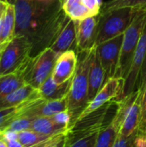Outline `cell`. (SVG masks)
Returning <instances> with one entry per match:
<instances>
[{
  "mask_svg": "<svg viewBox=\"0 0 146 147\" xmlns=\"http://www.w3.org/2000/svg\"><path fill=\"white\" fill-rule=\"evenodd\" d=\"M15 9V35L26 37L32 56L50 47L70 19L60 0H8Z\"/></svg>",
  "mask_w": 146,
  "mask_h": 147,
  "instance_id": "obj_1",
  "label": "cell"
},
{
  "mask_svg": "<svg viewBox=\"0 0 146 147\" xmlns=\"http://www.w3.org/2000/svg\"><path fill=\"white\" fill-rule=\"evenodd\" d=\"M116 105L113 100L90 114L78 118L65 134L64 147H95L98 135L111 121L108 113Z\"/></svg>",
  "mask_w": 146,
  "mask_h": 147,
  "instance_id": "obj_2",
  "label": "cell"
},
{
  "mask_svg": "<svg viewBox=\"0 0 146 147\" xmlns=\"http://www.w3.org/2000/svg\"><path fill=\"white\" fill-rule=\"evenodd\" d=\"M95 47L77 52V65L67 96V110L71 115V126L82 115L89 104V74ZM70 126V127H71Z\"/></svg>",
  "mask_w": 146,
  "mask_h": 147,
  "instance_id": "obj_3",
  "label": "cell"
},
{
  "mask_svg": "<svg viewBox=\"0 0 146 147\" xmlns=\"http://www.w3.org/2000/svg\"><path fill=\"white\" fill-rule=\"evenodd\" d=\"M139 12L143 11L132 8H121L100 13L95 47L124 34Z\"/></svg>",
  "mask_w": 146,
  "mask_h": 147,
  "instance_id": "obj_4",
  "label": "cell"
},
{
  "mask_svg": "<svg viewBox=\"0 0 146 147\" xmlns=\"http://www.w3.org/2000/svg\"><path fill=\"white\" fill-rule=\"evenodd\" d=\"M142 96L143 90L137 89L126 97L116 100L118 106L113 120L119 127L120 135L127 137L139 130L141 119Z\"/></svg>",
  "mask_w": 146,
  "mask_h": 147,
  "instance_id": "obj_5",
  "label": "cell"
},
{
  "mask_svg": "<svg viewBox=\"0 0 146 147\" xmlns=\"http://www.w3.org/2000/svg\"><path fill=\"white\" fill-rule=\"evenodd\" d=\"M32 56V45L21 35H15L3 49L0 56V76L22 71Z\"/></svg>",
  "mask_w": 146,
  "mask_h": 147,
  "instance_id": "obj_6",
  "label": "cell"
},
{
  "mask_svg": "<svg viewBox=\"0 0 146 147\" xmlns=\"http://www.w3.org/2000/svg\"><path fill=\"white\" fill-rule=\"evenodd\" d=\"M59 54L47 47L31 58L27 62L22 73L26 84L35 89L52 76Z\"/></svg>",
  "mask_w": 146,
  "mask_h": 147,
  "instance_id": "obj_7",
  "label": "cell"
},
{
  "mask_svg": "<svg viewBox=\"0 0 146 147\" xmlns=\"http://www.w3.org/2000/svg\"><path fill=\"white\" fill-rule=\"evenodd\" d=\"M146 23V12H139L124 33L120 56L115 77L124 79L130 70L134 53Z\"/></svg>",
  "mask_w": 146,
  "mask_h": 147,
  "instance_id": "obj_8",
  "label": "cell"
},
{
  "mask_svg": "<svg viewBox=\"0 0 146 147\" xmlns=\"http://www.w3.org/2000/svg\"><path fill=\"white\" fill-rule=\"evenodd\" d=\"M66 109L67 96L59 100L37 98L17 107L16 117H27L32 120L38 117H50Z\"/></svg>",
  "mask_w": 146,
  "mask_h": 147,
  "instance_id": "obj_9",
  "label": "cell"
},
{
  "mask_svg": "<svg viewBox=\"0 0 146 147\" xmlns=\"http://www.w3.org/2000/svg\"><path fill=\"white\" fill-rule=\"evenodd\" d=\"M124 34L96 46V54L106 72L107 78L116 75Z\"/></svg>",
  "mask_w": 146,
  "mask_h": 147,
  "instance_id": "obj_10",
  "label": "cell"
},
{
  "mask_svg": "<svg viewBox=\"0 0 146 147\" xmlns=\"http://www.w3.org/2000/svg\"><path fill=\"white\" fill-rule=\"evenodd\" d=\"M146 53V23L144 30L142 32L141 37L139 39L138 47L136 48V51L133 55V59L132 61V65L130 67V70L128 71V74L126 78L123 81V86L121 94L116 100H120L130 94H132L133 91H135L138 87L139 78L140 75V71L145 61Z\"/></svg>",
  "mask_w": 146,
  "mask_h": 147,
  "instance_id": "obj_11",
  "label": "cell"
},
{
  "mask_svg": "<svg viewBox=\"0 0 146 147\" xmlns=\"http://www.w3.org/2000/svg\"><path fill=\"white\" fill-rule=\"evenodd\" d=\"M122 86L123 79L116 77L108 78L102 88L100 90V91L94 97V99L89 102V104L78 118L90 114L91 112L98 109L102 106L114 99H118L121 94Z\"/></svg>",
  "mask_w": 146,
  "mask_h": 147,
  "instance_id": "obj_12",
  "label": "cell"
},
{
  "mask_svg": "<svg viewBox=\"0 0 146 147\" xmlns=\"http://www.w3.org/2000/svg\"><path fill=\"white\" fill-rule=\"evenodd\" d=\"M93 16L87 17L80 21H75L76 22V47L77 52L91 49L95 47L98 16Z\"/></svg>",
  "mask_w": 146,
  "mask_h": 147,
  "instance_id": "obj_13",
  "label": "cell"
},
{
  "mask_svg": "<svg viewBox=\"0 0 146 147\" xmlns=\"http://www.w3.org/2000/svg\"><path fill=\"white\" fill-rule=\"evenodd\" d=\"M77 65V53L72 49L58 56L52 74L57 84H62L73 78Z\"/></svg>",
  "mask_w": 146,
  "mask_h": 147,
  "instance_id": "obj_14",
  "label": "cell"
},
{
  "mask_svg": "<svg viewBox=\"0 0 146 147\" xmlns=\"http://www.w3.org/2000/svg\"><path fill=\"white\" fill-rule=\"evenodd\" d=\"M37 98H41L39 90L31 85L24 84L0 99V110L17 108L28 101Z\"/></svg>",
  "mask_w": 146,
  "mask_h": 147,
  "instance_id": "obj_15",
  "label": "cell"
},
{
  "mask_svg": "<svg viewBox=\"0 0 146 147\" xmlns=\"http://www.w3.org/2000/svg\"><path fill=\"white\" fill-rule=\"evenodd\" d=\"M108 80L106 72L96 54V47L89 74V101H92Z\"/></svg>",
  "mask_w": 146,
  "mask_h": 147,
  "instance_id": "obj_16",
  "label": "cell"
},
{
  "mask_svg": "<svg viewBox=\"0 0 146 147\" xmlns=\"http://www.w3.org/2000/svg\"><path fill=\"white\" fill-rule=\"evenodd\" d=\"M76 22L75 21L69 19L62 30L58 34L53 43L51 45L50 48L59 55L71 49L73 44H76Z\"/></svg>",
  "mask_w": 146,
  "mask_h": 147,
  "instance_id": "obj_17",
  "label": "cell"
},
{
  "mask_svg": "<svg viewBox=\"0 0 146 147\" xmlns=\"http://www.w3.org/2000/svg\"><path fill=\"white\" fill-rule=\"evenodd\" d=\"M72 78L62 84H57L52 77L48 78L38 89L41 98L45 100H59L68 96Z\"/></svg>",
  "mask_w": 146,
  "mask_h": 147,
  "instance_id": "obj_18",
  "label": "cell"
},
{
  "mask_svg": "<svg viewBox=\"0 0 146 147\" xmlns=\"http://www.w3.org/2000/svg\"><path fill=\"white\" fill-rule=\"evenodd\" d=\"M30 129L42 134L54 135L60 133H64L68 128L58 125L53 121L52 117L50 116V117H38L33 119Z\"/></svg>",
  "mask_w": 146,
  "mask_h": 147,
  "instance_id": "obj_19",
  "label": "cell"
},
{
  "mask_svg": "<svg viewBox=\"0 0 146 147\" xmlns=\"http://www.w3.org/2000/svg\"><path fill=\"white\" fill-rule=\"evenodd\" d=\"M24 84H26L24 82L22 71L0 76V99Z\"/></svg>",
  "mask_w": 146,
  "mask_h": 147,
  "instance_id": "obj_20",
  "label": "cell"
},
{
  "mask_svg": "<svg viewBox=\"0 0 146 147\" xmlns=\"http://www.w3.org/2000/svg\"><path fill=\"white\" fill-rule=\"evenodd\" d=\"M63 9L67 16L73 21H80L93 16L89 9L83 3L82 0H74L63 3Z\"/></svg>",
  "mask_w": 146,
  "mask_h": 147,
  "instance_id": "obj_21",
  "label": "cell"
},
{
  "mask_svg": "<svg viewBox=\"0 0 146 147\" xmlns=\"http://www.w3.org/2000/svg\"><path fill=\"white\" fill-rule=\"evenodd\" d=\"M121 8H132L139 11L146 12V0H109L102 3L100 13Z\"/></svg>",
  "mask_w": 146,
  "mask_h": 147,
  "instance_id": "obj_22",
  "label": "cell"
},
{
  "mask_svg": "<svg viewBox=\"0 0 146 147\" xmlns=\"http://www.w3.org/2000/svg\"><path fill=\"white\" fill-rule=\"evenodd\" d=\"M119 134V127L112 121L100 132L95 147H113Z\"/></svg>",
  "mask_w": 146,
  "mask_h": 147,
  "instance_id": "obj_23",
  "label": "cell"
},
{
  "mask_svg": "<svg viewBox=\"0 0 146 147\" xmlns=\"http://www.w3.org/2000/svg\"><path fill=\"white\" fill-rule=\"evenodd\" d=\"M54 135H46L29 129L17 133V140L23 147H31L52 138Z\"/></svg>",
  "mask_w": 146,
  "mask_h": 147,
  "instance_id": "obj_24",
  "label": "cell"
},
{
  "mask_svg": "<svg viewBox=\"0 0 146 147\" xmlns=\"http://www.w3.org/2000/svg\"><path fill=\"white\" fill-rule=\"evenodd\" d=\"M32 119L27 117H16L6 128L5 132L19 133L24 130H29L31 128Z\"/></svg>",
  "mask_w": 146,
  "mask_h": 147,
  "instance_id": "obj_25",
  "label": "cell"
},
{
  "mask_svg": "<svg viewBox=\"0 0 146 147\" xmlns=\"http://www.w3.org/2000/svg\"><path fill=\"white\" fill-rule=\"evenodd\" d=\"M17 108L0 110V131L5 132L9 125L16 118Z\"/></svg>",
  "mask_w": 146,
  "mask_h": 147,
  "instance_id": "obj_26",
  "label": "cell"
},
{
  "mask_svg": "<svg viewBox=\"0 0 146 147\" xmlns=\"http://www.w3.org/2000/svg\"><path fill=\"white\" fill-rule=\"evenodd\" d=\"M138 131L135 134H133L130 136H127V137L118 134V137H117L113 147H136L135 139H136Z\"/></svg>",
  "mask_w": 146,
  "mask_h": 147,
  "instance_id": "obj_27",
  "label": "cell"
},
{
  "mask_svg": "<svg viewBox=\"0 0 146 147\" xmlns=\"http://www.w3.org/2000/svg\"><path fill=\"white\" fill-rule=\"evenodd\" d=\"M139 132H145L146 131V84L143 90L142 96V103H141V119L140 124L139 127Z\"/></svg>",
  "mask_w": 146,
  "mask_h": 147,
  "instance_id": "obj_28",
  "label": "cell"
},
{
  "mask_svg": "<svg viewBox=\"0 0 146 147\" xmlns=\"http://www.w3.org/2000/svg\"><path fill=\"white\" fill-rule=\"evenodd\" d=\"M82 2L89 9L93 16H97L100 14L102 5V0H82Z\"/></svg>",
  "mask_w": 146,
  "mask_h": 147,
  "instance_id": "obj_29",
  "label": "cell"
},
{
  "mask_svg": "<svg viewBox=\"0 0 146 147\" xmlns=\"http://www.w3.org/2000/svg\"><path fill=\"white\" fill-rule=\"evenodd\" d=\"M146 84V53L145 58V61L140 71V75H139V83H138V87L137 89H140L142 90H144L145 86Z\"/></svg>",
  "mask_w": 146,
  "mask_h": 147,
  "instance_id": "obj_30",
  "label": "cell"
},
{
  "mask_svg": "<svg viewBox=\"0 0 146 147\" xmlns=\"http://www.w3.org/2000/svg\"><path fill=\"white\" fill-rule=\"evenodd\" d=\"M65 132L60 134L55 139V140L47 147H64V144H65Z\"/></svg>",
  "mask_w": 146,
  "mask_h": 147,
  "instance_id": "obj_31",
  "label": "cell"
},
{
  "mask_svg": "<svg viewBox=\"0 0 146 147\" xmlns=\"http://www.w3.org/2000/svg\"><path fill=\"white\" fill-rule=\"evenodd\" d=\"M7 143H8V146L9 147H23L22 145L17 140H9V141H7Z\"/></svg>",
  "mask_w": 146,
  "mask_h": 147,
  "instance_id": "obj_32",
  "label": "cell"
},
{
  "mask_svg": "<svg viewBox=\"0 0 146 147\" xmlns=\"http://www.w3.org/2000/svg\"><path fill=\"white\" fill-rule=\"evenodd\" d=\"M0 147H9L7 141L5 140H3V138L0 139Z\"/></svg>",
  "mask_w": 146,
  "mask_h": 147,
  "instance_id": "obj_33",
  "label": "cell"
},
{
  "mask_svg": "<svg viewBox=\"0 0 146 147\" xmlns=\"http://www.w3.org/2000/svg\"><path fill=\"white\" fill-rule=\"evenodd\" d=\"M60 1H61V3H62V5H63V3L65 2V0H60Z\"/></svg>",
  "mask_w": 146,
  "mask_h": 147,
  "instance_id": "obj_34",
  "label": "cell"
},
{
  "mask_svg": "<svg viewBox=\"0 0 146 147\" xmlns=\"http://www.w3.org/2000/svg\"><path fill=\"white\" fill-rule=\"evenodd\" d=\"M1 52H2V49H0V56H1Z\"/></svg>",
  "mask_w": 146,
  "mask_h": 147,
  "instance_id": "obj_35",
  "label": "cell"
},
{
  "mask_svg": "<svg viewBox=\"0 0 146 147\" xmlns=\"http://www.w3.org/2000/svg\"><path fill=\"white\" fill-rule=\"evenodd\" d=\"M0 2H1V0H0Z\"/></svg>",
  "mask_w": 146,
  "mask_h": 147,
  "instance_id": "obj_36",
  "label": "cell"
}]
</instances>
